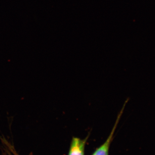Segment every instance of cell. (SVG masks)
<instances>
[{
    "instance_id": "cell-2",
    "label": "cell",
    "mask_w": 155,
    "mask_h": 155,
    "mask_svg": "<svg viewBox=\"0 0 155 155\" xmlns=\"http://www.w3.org/2000/svg\"><path fill=\"white\" fill-rule=\"evenodd\" d=\"M87 138L81 140L73 137L71 142L69 155H84V149Z\"/></svg>"
},
{
    "instance_id": "cell-1",
    "label": "cell",
    "mask_w": 155,
    "mask_h": 155,
    "mask_svg": "<svg viewBox=\"0 0 155 155\" xmlns=\"http://www.w3.org/2000/svg\"><path fill=\"white\" fill-rule=\"evenodd\" d=\"M127 102V101H126L125 104H124V106H123V107L122 108V110L120 111L119 114H118V117H117V119H116L115 125H114V127H113L110 134L109 135L107 139V140L99 148H98L95 151V152L92 155H108L110 144L111 141H112V139H113V136H114V133H115V130H116V127H117L118 123H119V121L120 120V118H121V116H122V114H123L124 108H125V106L126 105V104Z\"/></svg>"
}]
</instances>
